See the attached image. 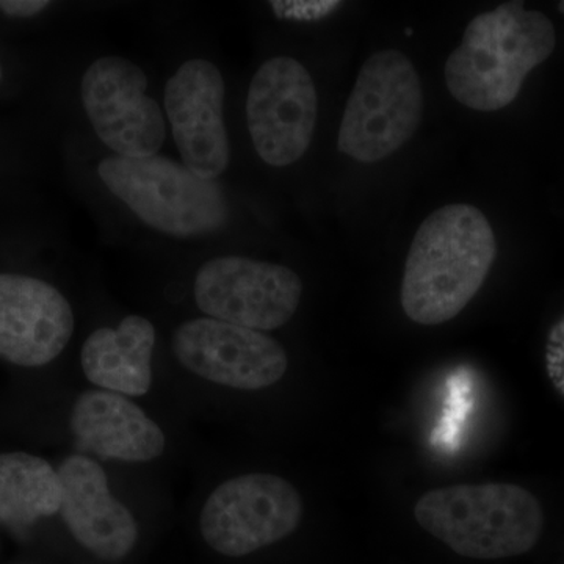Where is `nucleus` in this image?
<instances>
[{
  "label": "nucleus",
  "instance_id": "1",
  "mask_svg": "<svg viewBox=\"0 0 564 564\" xmlns=\"http://www.w3.org/2000/svg\"><path fill=\"white\" fill-rule=\"evenodd\" d=\"M496 252L484 212L470 204L434 210L415 232L404 263V314L419 325L451 322L485 284Z\"/></svg>",
  "mask_w": 564,
  "mask_h": 564
},
{
  "label": "nucleus",
  "instance_id": "2",
  "mask_svg": "<svg viewBox=\"0 0 564 564\" xmlns=\"http://www.w3.org/2000/svg\"><path fill=\"white\" fill-rule=\"evenodd\" d=\"M552 21L522 2L478 14L463 43L445 63V84L456 101L478 111L505 109L518 98L527 76L551 57Z\"/></svg>",
  "mask_w": 564,
  "mask_h": 564
},
{
  "label": "nucleus",
  "instance_id": "3",
  "mask_svg": "<svg viewBox=\"0 0 564 564\" xmlns=\"http://www.w3.org/2000/svg\"><path fill=\"white\" fill-rule=\"evenodd\" d=\"M415 521L456 554L475 560L524 555L540 541L536 497L511 484L456 485L423 494Z\"/></svg>",
  "mask_w": 564,
  "mask_h": 564
},
{
  "label": "nucleus",
  "instance_id": "4",
  "mask_svg": "<svg viewBox=\"0 0 564 564\" xmlns=\"http://www.w3.org/2000/svg\"><path fill=\"white\" fill-rule=\"evenodd\" d=\"M98 174L104 185L128 204L140 220L169 236H210L228 223V202L220 185L203 180L184 163L163 155H113L99 163Z\"/></svg>",
  "mask_w": 564,
  "mask_h": 564
},
{
  "label": "nucleus",
  "instance_id": "5",
  "mask_svg": "<svg viewBox=\"0 0 564 564\" xmlns=\"http://www.w3.org/2000/svg\"><path fill=\"white\" fill-rule=\"evenodd\" d=\"M422 111V84L410 58L399 51L377 52L359 70L337 147L358 162L383 161L414 135Z\"/></svg>",
  "mask_w": 564,
  "mask_h": 564
},
{
  "label": "nucleus",
  "instance_id": "6",
  "mask_svg": "<svg viewBox=\"0 0 564 564\" xmlns=\"http://www.w3.org/2000/svg\"><path fill=\"white\" fill-rule=\"evenodd\" d=\"M303 519L295 486L273 474H245L225 481L204 503L199 529L204 541L225 556L250 555L280 543Z\"/></svg>",
  "mask_w": 564,
  "mask_h": 564
},
{
  "label": "nucleus",
  "instance_id": "7",
  "mask_svg": "<svg viewBox=\"0 0 564 564\" xmlns=\"http://www.w3.org/2000/svg\"><path fill=\"white\" fill-rule=\"evenodd\" d=\"M302 295L303 282L293 270L242 256L212 259L195 280V302L204 314L261 333L291 321Z\"/></svg>",
  "mask_w": 564,
  "mask_h": 564
},
{
  "label": "nucleus",
  "instance_id": "8",
  "mask_svg": "<svg viewBox=\"0 0 564 564\" xmlns=\"http://www.w3.org/2000/svg\"><path fill=\"white\" fill-rule=\"evenodd\" d=\"M147 88L144 70L122 57L98 58L82 77V102L93 129L120 158H152L165 141L161 106Z\"/></svg>",
  "mask_w": 564,
  "mask_h": 564
},
{
  "label": "nucleus",
  "instance_id": "9",
  "mask_svg": "<svg viewBox=\"0 0 564 564\" xmlns=\"http://www.w3.org/2000/svg\"><path fill=\"white\" fill-rule=\"evenodd\" d=\"M317 90L310 70L292 57H273L254 74L247 120L259 158L288 166L306 154L317 122Z\"/></svg>",
  "mask_w": 564,
  "mask_h": 564
},
{
  "label": "nucleus",
  "instance_id": "10",
  "mask_svg": "<svg viewBox=\"0 0 564 564\" xmlns=\"http://www.w3.org/2000/svg\"><path fill=\"white\" fill-rule=\"evenodd\" d=\"M177 361L210 383L240 391H261L284 378L289 358L273 337L217 321L193 318L173 333Z\"/></svg>",
  "mask_w": 564,
  "mask_h": 564
},
{
  "label": "nucleus",
  "instance_id": "11",
  "mask_svg": "<svg viewBox=\"0 0 564 564\" xmlns=\"http://www.w3.org/2000/svg\"><path fill=\"white\" fill-rule=\"evenodd\" d=\"M165 110L182 163L207 181L229 165L225 80L214 63L193 58L166 82Z\"/></svg>",
  "mask_w": 564,
  "mask_h": 564
},
{
  "label": "nucleus",
  "instance_id": "12",
  "mask_svg": "<svg viewBox=\"0 0 564 564\" xmlns=\"http://www.w3.org/2000/svg\"><path fill=\"white\" fill-rule=\"evenodd\" d=\"M74 333L70 304L50 282L0 273V359L22 367L54 361Z\"/></svg>",
  "mask_w": 564,
  "mask_h": 564
},
{
  "label": "nucleus",
  "instance_id": "13",
  "mask_svg": "<svg viewBox=\"0 0 564 564\" xmlns=\"http://www.w3.org/2000/svg\"><path fill=\"white\" fill-rule=\"evenodd\" d=\"M57 473L61 513L74 540L106 562L131 554L139 541V525L131 511L111 496L102 467L87 456L74 455Z\"/></svg>",
  "mask_w": 564,
  "mask_h": 564
},
{
  "label": "nucleus",
  "instance_id": "14",
  "mask_svg": "<svg viewBox=\"0 0 564 564\" xmlns=\"http://www.w3.org/2000/svg\"><path fill=\"white\" fill-rule=\"evenodd\" d=\"M69 426L82 451L106 459L147 463L165 448L158 423L120 393H82L70 411Z\"/></svg>",
  "mask_w": 564,
  "mask_h": 564
},
{
  "label": "nucleus",
  "instance_id": "15",
  "mask_svg": "<svg viewBox=\"0 0 564 564\" xmlns=\"http://www.w3.org/2000/svg\"><path fill=\"white\" fill-rule=\"evenodd\" d=\"M155 329L140 315L122 318L117 329L101 328L82 347V369L93 384L120 395L150 392Z\"/></svg>",
  "mask_w": 564,
  "mask_h": 564
},
{
  "label": "nucleus",
  "instance_id": "16",
  "mask_svg": "<svg viewBox=\"0 0 564 564\" xmlns=\"http://www.w3.org/2000/svg\"><path fill=\"white\" fill-rule=\"evenodd\" d=\"M62 484L57 470L40 456L11 452L0 454V521L24 530L40 518L62 508Z\"/></svg>",
  "mask_w": 564,
  "mask_h": 564
},
{
  "label": "nucleus",
  "instance_id": "17",
  "mask_svg": "<svg viewBox=\"0 0 564 564\" xmlns=\"http://www.w3.org/2000/svg\"><path fill=\"white\" fill-rule=\"evenodd\" d=\"M340 7V2H329V0H322V2H272L274 14L281 20L291 21H318L322 18L328 17L332 11Z\"/></svg>",
  "mask_w": 564,
  "mask_h": 564
},
{
  "label": "nucleus",
  "instance_id": "18",
  "mask_svg": "<svg viewBox=\"0 0 564 564\" xmlns=\"http://www.w3.org/2000/svg\"><path fill=\"white\" fill-rule=\"evenodd\" d=\"M545 369L556 391L564 395V317L549 333Z\"/></svg>",
  "mask_w": 564,
  "mask_h": 564
},
{
  "label": "nucleus",
  "instance_id": "19",
  "mask_svg": "<svg viewBox=\"0 0 564 564\" xmlns=\"http://www.w3.org/2000/svg\"><path fill=\"white\" fill-rule=\"evenodd\" d=\"M50 6L47 0H0V11L13 18L36 17Z\"/></svg>",
  "mask_w": 564,
  "mask_h": 564
},
{
  "label": "nucleus",
  "instance_id": "20",
  "mask_svg": "<svg viewBox=\"0 0 564 564\" xmlns=\"http://www.w3.org/2000/svg\"><path fill=\"white\" fill-rule=\"evenodd\" d=\"M558 10L562 11V13H564V0L563 2L558 3Z\"/></svg>",
  "mask_w": 564,
  "mask_h": 564
},
{
  "label": "nucleus",
  "instance_id": "21",
  "mask_svg": "<svg viewBox=\"0 0 564 564\" xmlns=\"http://www.w3.org/2000/svg\"><path fill=\"white\" fill-rule=\"evenodd\" d=\"M2 77H3V69H2V65H0V82H2Z\"/></svg>",
  "mask_w": 564,
  "mask_h": 564
}]
</instances>
